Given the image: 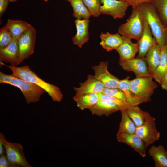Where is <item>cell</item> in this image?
<instances>
[{"instance_id":"23","label":"cell","mask_w":167,"mask_h":167,"mask_svg":"<svg viewBox=\"0 0 167 167\" xmlns=\"http://www.w3.org/2000/svg\"><path fill=\"white\" fill-rule=\"evenodd\" d=\"M161 55L158 66L154 72L153 79L159 84L167 72V49L166 45L160 48Z\"/></svg>"},{"instance_id":"20","label":"cell","mask_w":167,"mask_h":167,"mask_svg":"<svg viewBox=\"0 0 167 167\" xmlns=\"http://www.w3.org/2000/svg\"><path fill=\"white\" fill-rule=\"evenodd\" d=\"M161 49L157 44L152 46L145 56L149 75H153L158 66L160 60Z\"/></svg>"},{"instance_id":"19","label":"cell","mask_w":167,"mask_h":167,"mask_svg":"<svg viewBox=\"0 0 167 167\" xmlns=\"http://www.w3.org/2000/svg\"><path fill=\"white\" fill-rule=\"evenodd\" d=\"M100 45L107 52L115 50L122 44L123 39L118 33L112 34L107 32L101 33L100 36Z\"/></svg>"},{"instance_id":"36","label":"cell","mask_w":167,"mask_h":167,"mask_svg":"<svg viewBox=\"0 0 167 167\" xmlns=\"http://www.w3.org/2000/svg\"><path fill=\"white\" fill-rule=\"evenodd\" d=\"M9 0H0V17H1L6 10L9 2Z\"/></svg>"},{"instance_id":"28","label":"cell","mask_w":167,"mask_h":167,"mask_svg":"<svg viewBox=\"0 0 167 167\" xmlns=\"http://www.w3.org/2000/svg\"><path fill=\"white\" fill-rule=\"evenodd\" d=\"M121 119L117 133L135 134L136 127L128 116L126 110L120 111Z\"/></svg>"},{"instance_id":"31","label":"cell","mask_w":167,"mask_h":167,"mask_svg":"<svg viewBox=\"0 0 167 167\" xmlns=\"http://www.w3.org/2000/svg\"><path fill=\"white\" fill-rule=\"evenodd\" d=\"M14 39L11 33L5 26L0 30V49L8 45Z\"/></svg>"},{"instance_id":"12","label":"cell","mask_w":167,"mask_h":167,"mask_svg":"<svg viewBox=\"0 0 167 167\" xmlns=\"http://www.w3.org/2000/svg\"><path fill=\"white\" fill-rule=\"evenodd\" d=\"M79 87L73 88L75 94L73 98L87 94H99L102 93L105 87L101 82L95 78L94 75L91 74L87 75V79L84 82L79 83Z\"/></svg>"},{"instance_id":"17","label":"cell","mask_w":167,"mask_h":167,"mask_svg":"<svg viewBox=\"0 0 167 167\" xmlns=\"http://www.w3.org/2000/svg\"><path fill=\"white\" fill-rule=\"evenodd\" d=\"M122 36L123 39V42L115 50L119 54V60H128L135 58L136 54L139 51V47L138 43L137 42L133 43L130 37Z\"/></svg>"},{"instance_id":"6","label":"cell","mask_w":167,"mask_h":167,"mask_svg":"<svg viewBox=\"0 0 167 167\" xmlns=\"http://www.w3.org/2000/svg\"><path fill=\"white\" fill-rule=\"evenodd\" d=\"M36 33L35 29L31 25L18 39L19 64L34 53Z\"/></svg>"},{"instance_id":"33","label":"cell","mask_w":167,"mask_h":167,"mask_svg":"<svg viewBox=\"0 0 167 167\" xmlns=\"http://www.w3.org/2000/svg\"><path fill=\"white\" fill-rule=\"evenodd\" d=\"M101 93L111 96L126 101V96L124 93L118 88H109L105 87Z\"/></svg>"},{"instance_id":"26","label":"cell","mask_w":167,"mask_h":167,"mask_svg":"<svg viewBox=\"0 0 167 167\" xmlns=\"http://www.w3.org/2000/svg\"><path fill=\"white\" fill-rule=\"evenodd\" d=\"M73 99L76 102L77 107L82 110L89 109L99 100L98 94L95 93L84 94Z\"/></svg>"},{"instance_id":"32","label":"cell","mask_w":167,"mask_h":167,"mask_svg":"<svg viewBox=\"0 0 167 167\" xmlns=\"http://www.w3.org/2000/svg\"><path fill=\"white\" fill-rule=\"evenodd\" d=\"M98 95L99 99L107 100L115 103L118 106L120 111L122 110H126L130 106L127 101L113 96L101 93L98 94Z\"/></svg>"},{"instance_id":"40","label":"cell","mask_w":167,"mask_h":167,"mask_svg":"<svg viewBox=\"0 0 167 167\" xmlns=\"http://www.w3.org/2000/svg\"><path fill=\"white\" fill-rule=\"evenodd\" d=\"M10 2H15L17 0H9Z\"/></svg>"},{"instance_id":"27","label":"cell","mask_w":167,"mask_h":167,"mask_svg":"<svg viewBox=\"0 0 167 167\" xmlns=\"http://www.w3.org/2000/svg\"><path fill=\"white\" fill-rule=\"evenodd\" d=\"M69 2L73 9V16L76 19H89L91 15L83 0H66Z\"/></svg>"},{"instance_id":"13","label":"cell","mask_w":167,"mask_h":167,"mask_svg":"<svg viewBox=\"0 0 167 167\" xmlns=\"http://www.w3.org/2000/svg\"><path fill=\"white\" fill-rule=\"evenodd\" d=\"M152 34L150 26L144 16L143 34L140 40L137 41L139 49L137 57H145L149 50L157 44L156 39L152 36Z\"/></svg>"},{"instance_id":"21","label":"cell","mask_w":167,"mask_h":167,"mask_svg":"<svg viewBox=\"0 0 167 167\" xmlns=\"http://www.w3.org/2000/svg\"><path fill=\"white\" fill-rule=\"evenodd\" d=\"M166 151L162 145H152L149 149V154L154 161L155 167H167Z\"/></svg>"},{"instance_id":"10","label":"cell","mask_w":167,"mask_h":167,"mask_svg":"<svg viewBox=\"0 0 167 167\" xmlns=\"http://www.w3.org/2000/svg\"><path fill=\"white\" fill-rule=\"evenodd\" d=\"M109 62H100L98 65L92 66L95 73L94 76L101 82L105 87L109 88H118L120 80L111 74L108 71Z\"/></svg>"},{"instance_id":"39","label":"cell","mask_w":167,"mask_h":167,"mask_svg":"<svg viewBox=\"0 0 167 167\" xmlns=\"http://www.w3.org/2000/svg\"><path fill=\"white\" fill-rule=\"evenodd\" d=\"M165 45H166L167 49V32L165 39Z\"/></svg>"},{"instance_id":"22","label":"cell","mask_w":167,"mask_h":167,"mask_svg":"<svg viewBox=\"0 0 167 167\" xmlns=\"http://www.w3.org/2000/svg\"><path fill=\"white\" fill-rule=\"evenodd\" d=\"M129 76L124 79L120 80L118 88L124 93L126 101L131 106H138L144 102L140 98L136 96L132 92L130 86Z\"/></svg>"},{"instance_id":"2","label":"cell","mask_w":167,"mask_h":167,"mask_svg":"<svg viewBox=\"0 0 167 167\" xmlns=\"http://www.w3.org/2000/svg\"><path fill=\"white\" fill-rule=\"evenodd\" d=\"M0 83L8 84L19 88L27 104L36 103L45 92L41 88L27 82L12 74L8 75L0 72Z\"/></svg>"},{"instance_id":"35","label":"cell","mask_w":167,"mask_h":167,"mask_svg":"<svg viewBox=\"0 0 167 167\" xmlns=\"http://www.w3.org/2000/svg\"><path fill=\"white\" fill-rule=\"evenodd\" d=\"M0 167H16V166L11 163L8 160L6 156L4 154L0 155Z\"/></svg>"},{"instance_id":"24","label":"cell","mask_w":167,"mask_h":167,"mask_svg":"<svg viewBox=\"0 0 167 167\" xmlns=\"http://www.w3.org/2000/svg\"><path fill=\"white\" fill-rule=\"evenodd\" d=\"M126 111L136 127L143 125L150 115L148 113L143 110L138 106L130 105Z\"/></svg>"},{"instance_id":"18","label":"cell","mask_w":167,"mask_h":167,"mask_svg":"<svg viewBox=\"0 0 167 167\" xmlns=\"http://www.w3.org/2000/svg\"><path fill=\"white\" fill-rule=\"evenodd\" d=\"M89 109L92 115L100 117L103 115L108 117L114 113L120 111L118 106L115 103L100 99Z\"/></svg>"},{"instance_id":"7","label":"cell","mask_w":167,"mask_h":167,"mask_svg":"<svg viewBox=\"0 0 167 167\" xmlns=\"http://www.w3.org/2000/svg\"><path fill=\"white\" fill-rule=\"evenodd\" d=\"M155 121V118L149 115L143 125L136 128L135 134L143 140L147 148L160 137V133L156 128Z\"/></svg>"},{"instance_id":"4","label":"cell","mask_w":167,"mask_h":167,"mask_svg":"<svg viewBox=\"0 0 167 167\" xmlns=\"http://www.w3.org/2000/svg\"><path fill=\"white\" fill-rule=\"evenodd\" d=\"M143 19L140 5L132 8L131 14L126 22L119 27L118 33L121 36L138 41L143 34Z\"/></svg>"},{"instance_id":"38","label":"cell","mask_w":167,"mask_h":167,"mask_svg":"<svg viewBox=\"0 0 167 167\" xmlns=\"http://www.w3.org/2000/svg\"><path fill=\"white\" fill-rule=\"evenodd\" d=\"M160 85L162 89L167 91V72L162 79Z\"/></svg>"},{"instance_id":"5","label":"cell","mask_w":167,"mask_h":167,"mask_svg":"<svg viewBox=\"0 0 167 167\" xmlns=\"http://www.w3.org/2000/svg\"><path fill=\"white\" fill-rule=\"evenodd\" d=\"M152 75L136 77L130 81L131 89L133 94L142 100L144 103L151 101V98L158 87L153 81Z\"/></svg>"},{"instance_id":"41","label":"cell","mask_w":167,"mask_h":167,"mask_svg":"<svg viewBox=\"0 0 167 167\" xmlns=\"http://www.w3.org/2000/svg\"><path fill=\"white\" fill-rule=\"evenodd\" d=\"M166 157H167V151H166Z\"/></svg>"},{"instance_id":"3","label":"cell","mask_w":167,"mask_h":167,"mask_svg":"<svg viewBox=\"0 0 167 167\" xmlns=\"http://www.w3.org/2000/svg\"><path fill=\"white\" fill-rule=\"evenodd\" d=\"M142 13L150 28L152 35L160 48L165 45L167 28L163 24L152 3L140 4Z\"/></svg>"},{"instance_id":"14","label":"cell","mask_w":167,"mask_h":167,"mask_svg":"<svg viewBox=\"0 0 167 167\" xmlns=\"http://www.w3.org/2000/svg\"><path fill=\"white\" fill-rule=\"evenodd\" d=\"M116 139L118 142L123 143L131 147L142 157H144L146 156V152L147 147L146 144L135 134L117 133Z\"/></svg>"},{"instance_id":"15","label":"cell","mask_w":167,"mask_h":167,"mask_svg":"<svg viewBox=\"0 0 167 167\" xmlns=\"http://www.w3.org/2000/svg\"><path fill=\"white\" fill-rule=\"evenodd\" d=\"M19 50L18 40L14 39L8 45L0 49V62H5L11 65L17 66L19 64Z\"/></svg>"},{"instance_id":"30","label":"cell","mask_w":167,"mask_h":167,"mask_svg":"<svg viewBox=\"0 0 167 167\" xmlns=\"http://www.w3.org/2000/svg\"><path fill=\"white\" fill-rule=\"evenodd\" d=\"M83 1L91 16L95 17L99 16L101 14L100 8L101 5L100 0H83Z\"/></svg>"},{"instance_id":"37","label":"cell","mask_w":167,"mask_h":167,"mask_svg":"<svg viewBox=\"0 0 167 167\" xmlns=\"http://www.w3.org/2000/svg\"><path fill=\"white\" fill-rule=\"evenodd\" d=\"M6 138L4 134L2 132L0 133V156L4 154L5 151L4 149V139Z\"/></svg>"},{"instance_id":"34","label":"cell","mask_w":167,"mask_h":167,"mask_svg":"<svg viewBox=\"0 0 167 167\" xmlns=\"http://www.w3.org/2000/svg\"><path fill=\"white\" fill-rule=\"evenodd\" d=\"M126 2L132 6V8L136 7L141 4L144 2L152 3L153 0H122Z\"/></svg>"},{"instance_id":"29","label":"cell","mask_w":167,"mask_h":167,"mask_svg":"<svg viewBox=\"0 0 167 167\" xmlns=\"http://www.w3.org/2000/svg\"><path fill=\"white\" fill-rule=\"evenodd\" d=\"M152 3L163 24L167 28V0H153Z\"/></svg>"},{"instance_id":"9","label":"cell","mask_w":167,"mask_h":167,"mask_svg":"<svg viewBox=\"0 0 167 167\" xmlns=\"http://www.w3.org/2000/svg\"><path fill=\"white\" fill-rule=\"evenodd\" d=\"M101 4L100 8L101 14L111 16L115 19L124 17L129 4L122 0H100Z\"/></svg>"},{"instance_id":"1","label":"cell","mask_w":167,"mask_h":167,"mask_svg":"<svg viewBox=\"0 0 167 167\" xmlns=\"http://www.w3.org/2000/svg\"><path fill=\"white\" fill-rule=\"evenodd\" d=\"M7 66L12 71L13 75L43 89L54 102H60L62 100L63 95L60 88L43 80L31 70L29 66L21 67L11 65Z\"/></svg>"},{"instance_id":"8","label":"cell","mask_w":167,"mask_h":167,"mask_svg":"<svg viewBox=\"0 0 167 167\" xmlns=\"http://www.w3.org/2000/svg\"><path fill=\"white\" fill-rule=\"evenodd\" d=\"M4 146L8 160L16 167H32L26 160L23 148L20 143L11 142L4 139Z\"/></svg>"},{"instance_id":"42","label":"cell","mask_w":167,"mask_h":167,"mask_svg":"<svg viewBox=\"0 0 167 167\" xmlns=\"http://www.w3.org/2000/svg\"><path fill=\"white\" fill-rule=\"evenodd\" d=\"M45 1H46V2H47L49 0H44Z\"/></svg>"},{"instance_id":"11","label":"cell","mask_w":167,"mask_h":167,"mask_svg":"<svg viewBox=\"0 0 167 167\" xmlns=\"http://www.w3.org/2000/svg\"><path fill=\"white\" fill-rule=\"evenodd\" d=\"M118 63L124 70L134 72L136 77L150 75L148 72L147 65L145 57H135L129 59L119 60Z\"/></svg>"},{"instance_id":"25","label":"cell","mask_w":167,"mask_h":167,"mask_svg":"<svg viewBox=\"0 0 167 167\" xmlns=\"http://www.w3.org/2000/svg\"><path fill=\"white\" fill-rule=\"evenodd\" d=\"M31 26L26 21L10 19L6 25L14 39L17 40Z\"/></svg>"},{"instance_id":"16","label":"cell","mask_w":167,"mask_h":167,"mask_svg":"<svg viewBox=\"0 0 167 167\" xmlns=\"http://www.w3.org/2000/svg\"><path fill=\"white\" fill-rule=\"evenodd\" d=\"M89 19H76L75 21L77 30L76 34L72 40L74 44L81 48L89 39Z\"/></svg>"}]
</instances>
